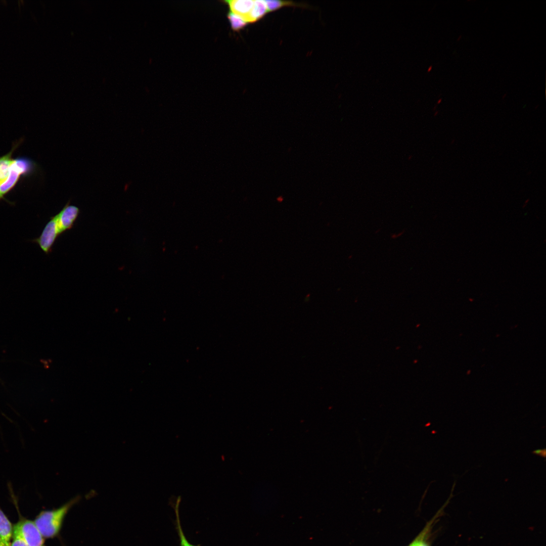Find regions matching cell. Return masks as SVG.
Segmentation results:
<instances>
[{
  "instance_id": "obj_9",
  "label": "cell",
  "mask_w": 546,
  "mask_h": 546,
  "mask_svg": "<svg viewBox=\"0 0 546 546\" xmlns=\"http://www.w3.org/2000/svg\"><path fill=\"white\" fill-rule=\"evenodd\" d=\"M180 502V497H178L177 498L176 503L174 506V509L175 514V528L177 532V535L179 537V545L180 546H200V544H193L190 543L187 537H186L180 523V519L179 513V506Z\"/></svg>"
},
{
  "instance_id": "obj_11",
  "label": "cell",
  "mask_w": 546,
  "mask_h": 546,
  "mask_svg": "<svg viewBox=\"0 0 546 546\" xmlns=\"http://www.w3.org/2000/svg\"><path fill=\"white\" fill-rule=\"evenodd\" d=\"M228 17L232 28L235 31L243 28L248 23L242 17L231 11L228 13Z\"/></svg>"
},
{
  "instance_id": "obj_5",
  "label": "cell",
  "mask_w": 546,
  "mask_h": 546,
  "mask_svg": "<svg viewBox=\"0 0 546 546\" xmlns=\"http://www.w3.org/2000/svg\"><path fill=\"white\" fill-rule=\"evenodd\" d=\"M80 209L68 202L62 209L55 215L60 235L71 229L79 214Z\"/></svg>"
},
{
  "instance_id": "obj_3",
  "label": "cell",
  "mask_w": 546,
  "mask_h": 546,
  "mask_svg": "<svg viewBox=\"0 0 546 546\" xmlns=\"http://www.w3.org/2000/svg\"><path fill=\"white\" fill-rule=\"evenodd\" d=\"M60 235L56 217L54 216L50 218L40 236L32 242L37 243L42 251L48 254L52 252V247Z\"/></svg>"
},
{
  "instance_id": "obj_12",
  "label": "cell",
  "mask_w": 546,
  "mask_h": 546,
  "mask_svg": "<svg viewBox=\"0 0 546 546\" xmlns=\"http://www.w3.org/2000/svg\"><path fill=\"white\" fill-rule=\"evenodd\" d=\"M267 11L271 12L285 6H301V5L290 1H264Z\"/></svg>"
},
{
  "instance_id": "obj_16",
  "label": "cell",
  "mask_w": 546,
  "mask_h": 546,
  "mask_svg": "<svg viewBox=\"0 0 546 546\" xmlns=\"http://www.w3.org/2000/svg\"><path fill=\"white\" fill-rule=\"evenodd\" d=\"M419 546H430L428 542H427L425 539L422 541Z\"/></svg>"
},
{
  "instance_id": "obj_15",
  "label": "cell",
  "mask_w": 546,
  "mask_h": 546,
  "mask_svg": "<svg viewBox=\"0 0 546 546\" xmlns=\"http://www.w3.org/2000/svg\"><path fill=\"white\" fill-rule=\"evenodd\" d=\"M532 453L534 454L541 456L542 458H545L546 450H545V448H544L543 449H535L534 450H533L532 452Z\"/></svg>"
},
{
  "instance_id": "obj_10",
  "label": "cell",
  "mask_w": 546,
  "mask_h": 546,
  "mask_svg": "<svg viewBox=\"0 0 546 546\" xmlns=\"http://www.w3.org/2000/svg\"><path fill=\"white\" fill-rule=\"evenodd\" d=\"M268 12L264 1H254L253 6L249 13L247 22L253 23L259 20Z\"/></svg>"
},
{
  "instance_id": "obj_13",
  "label": "cell",
  "mask_w": 546,
  "mask_h": 546,
  "mask_svg": "<svg viewBox=\"0 0 546 546\" xmlns=\"http://www.w3.org/2000/svg\"><path fill=\"white\" fill-rule=\"evenodd\" d=\"M12 536L13 541L9 546H28L20 534L18 527L16 524L14 526Z\"/></svg>"
},
{
  "instance_id": "obj_2",
  "label": "cell",
  "mask_w": 546,
  "mask_h": 546,
  "mask_svg": "<svg viewBox=\"0 0 546 546\" xmlns=\"http://www.w3.org/2000/svg\"><path fill=\"white\" fill-rule=\"evenodd\" d=\"M36 168V163L29 158L20 157L14 159L8 177L0 185V196L3 200L8 201L4 196L15 186L21 175L32 174Z\"/></svg>"
},
{
  "instance_id": "obj_6",
  "label": "cell",
  "mask_w": 546,
  "mask_h": 546,
  "mask_svg": "<svg viewBox=\"0 0 546 546\" xmlns=\"http://www.w3.org/2000/svg\"><path fill=\"white\" fill-rule=\"evenodd\" d=\"M254 1L252 0H233L228 1L226 2L228 3L231 12L241 16L247 22V17L253 6Z\"/></svg>"
},
{
  "instance_id": "obj_8",
  "label": "cell",
  "mask_w": 546,
  "mask_h": 546,
  "mask_svg": "<svg viewBox=\"0 0 546 546\" xmlns=\"http://www.w3.org/2000/svg\"><path fill=\"white\" fill-rule=\"evenodd\" d=\"M12 525L0 509V539L7 545H10V540L13 536Z\"/></svg>"
},
{
  "instance_id": "obj_7",
  "label": "cell",
  "mask_w": 546,
  "mask_h": 546,
  "mask_svg": "<svg viewBox=\"0 0 546 546\" xmlns=\"http://www.w3.org/2000/svg\"><path fill=\"white\" fill-rule=\"evenodd\" d=\"M18 145V144L14 145L9 153L0 157V185L8 177L14 160V159L12 158V154Z\"/></svg>"
},
{
  "instance_id": "obj_4",
  "label": "cell",
  "mask_w": 546,
  "mask_h": 546,
  "mask_svg": "<svg viewBox=\"0 0 546 546\" xmlns=\"http://www.w3.org/2000/svg\"><path fill=\"white\" fill-rule=\"evenodd\" d=\"M16 525L28 546H44V538L34 521L23 519Z\"/></svg>"
},
{
  "instance_id": "obj_1",
  "label": "cell",
  "mask_w": 546,
  "mask_h": 546,
  "mask_svg": "<svg viewBox=\"0 0 546 546\" xmlns=\"http://www.w3.org/2000/svg\"><path fill=\"white\" fill-rule=\"evenodd\" d=\"M80 498L76 496L58 509L43 511L37 516L34 522L43 538H52L59 533L65 516Z\"/></svg>"
},
{
  "instance_id": "obj_17",
  "label": "cell",
  "mask_w": 546,
  "mask_h": 546,
  "mask_svg": "<svg viewBox=\"0 0 546 546\" xmlns=\"http://www.w3.org/2000/svg\"><path fill=\"white\" fill-rule=\"evenodd\" d=\"M431 68H432V66H430V67L428 69V71H430L431 70Z\"/></svg>"
},
{
  "instance_id": "obj_14",
  "label": "cell",
  "mask_w": 546,
  "mask_h": 546,
  "mask_svg": "<svg viewBox=\"0 0 546 546\" xmlns=\"http://www.w3.org/2000/svg\"><path fill=\"white\" fill-rule=\"evenodd\" d=\"M430 525H428L425 529L412 542L409 546H419L422 541L425 539V535L429 530Z\"/></svg>"
}]
</instances>
